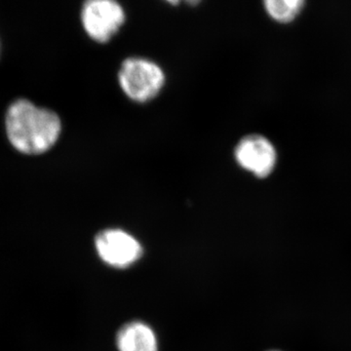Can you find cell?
<instances>
[{
  "label": "cell",
  "instance_id": "3957f363",
  "mask_svg": "<svg viewBox=\"0 0 351 351\" xmlns=\"http://www.w3.org/2000/svg\"><path fill=\"white\" fill-rule=\"evenodd\" d=\"M80 22L88 38L95 43H107L125 24L126 12L114 0H89L82 7Z\"/></svg>",
  "mask_w": 351,
  "mask_h": 351
},
{
  "label": "cell",
  "instance_id": "ba28073f",
  "mask_svg": "<svg viewBox=\"0 0 351 351\" xmlns=\"http://www.w3.org/2000/svg\"><path fill=\"white\" fill-rule=\"evenodd\" d=\"M274 351H276V350H274Z\"/></svg>",
  "mask_w": 351,
  "mask_h": 351
},
{
  "label": "cell",
  "instance_id": "6da1fadb",
  "mask_svg": "<svg viewBox=\"0 0 351 351\" xmlns=\"http://www.w3.org/2000/svg\"><path fill=\"white\" fill-rule=\"evenodd\" d=\"M7 137L18 151L40 154L49 151L62 133V120L54 110L27 98L9 104L5 113Z\"/></svg>",
  "mask_w": 351,
  "mask_h": 351
},
{
  "label": "cell",
  "instance_id": "277c9868",
  "mask_svg": "<svg viewBox=\"0 0 351 351\" xmlns=\"http://www.w3.org/2000/svg\"><path fill=\"white\" fill-rule=\"evenodd\" d=\"M237 164L258 178H267L276 167L277 154L274 145L260 135H249L239 141L234 149Z\"/></svg>",
  "mask_w": 351,
  "mask_h": 351
},
{
  "label": "cell",
  "instance_id": "7a4b0ae2",
  "mask_svg": "<svg viewBox=\"0 0 351 351\" xmlns=\"http://www.w3.org/2000/svg\"><path fill=\"white\" fill-rule=\"evenodd\" d=\"M120 89L135 103H149L165 86L166 75L156 62L144 57H129L122 62L117 75Z\"/></svg>",
  "mask_w": 351,
  "mask_h": 351
},
{
  "label": "cell",
  "instance_id": "8992f818",
  "mask_svg": "<svg viewBox=\"0 0 351 351\" xmlns=\"http://www.w3.org/2000/svg\"><path fill=\"white\" fill-rule=\"evenodd\" d=\"M119 351H157L156 334L143 322H130L124 325L117 334Z\"/></svg>",
  "mask_w": 351,
  "mask_h": 351
},
{
  "label": "cell",
  "instance_id": "52a82bcc",
  "mask_svg": "<svg viewBox=\"0 0 351 351\" xmlns=\"http://www.w3.org/2000/svg\"><path fill=\"white\" fill-rule=\"evenodd\" d=\"M304 2L302 0H267L265 10L272 19L279 23H290L301 12Z\"/></svg>",
  "mask_w": 351,
  "mask_h": 351
},
{
  "label": "cell",
  "instance_id": "5b68a950",
  "mask_svg": "<svg viewBox=\"0 0 351 351\" xmlns=\"http://www.w3.org/2000/svg\"><path fill=\"white\" fill-rule=\"evenodd\" d=\"M97 252L101 260L114 267H127L142 256V246L124 230H106L97 235Z\"/></svg>",
  "mask_w": 351,
  "mask_h": 351
}]
</instances>
